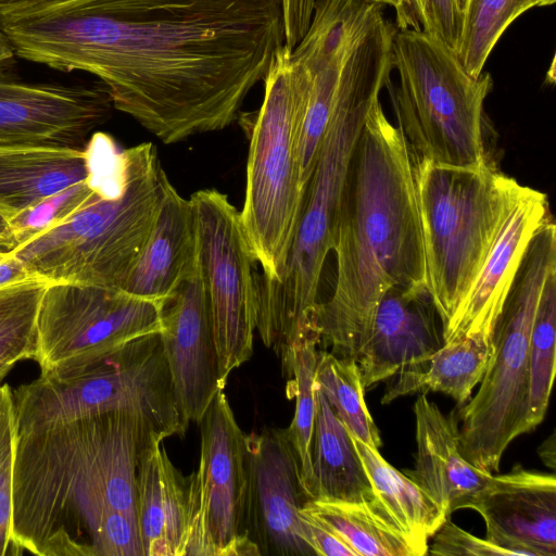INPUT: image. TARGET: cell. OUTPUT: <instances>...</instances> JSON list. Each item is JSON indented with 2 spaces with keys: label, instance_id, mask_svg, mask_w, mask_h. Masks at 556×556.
I'll return each mask as SVG.
<instances>
[{
  "label": "cell",
  "instance_id": "obj_1",
  "mask_svg": "<svg viewBox=\"0 0 556 556\" xmlns=\"http://www.w3.org/2000/svg\"><path fill=\"white\" fill-rule=\"evenodd\" d=\"M0 25L16 56L96 76L166 144L239 119L285 45L281 0H34Z\"/></svg>",
  "mask_w": 556,
  "mask_h": 556
},
{
  "label": "cell",
  "instance_id": "obj_2",
  "mask_svg": "<svg viewBox=\"0 0 556 556\" xmlns=\"http://www.w3.org/2000/svg\"><path fill=\"white\" fill-rule=\"evenodd\" d=\"M153 435L141 418L121 412L17 430L16 546L38 556H143L137 481Z\"/></svg>",
  "mask_w": 556,
  "mask_h": 556
},
{
  "label": "cell",
  "instance_id": "obj_3",
  "mask_svg": "<svg viewBox=\"0 0 556 556\" xmlns=\"http://www.w3.org/2000/svg\"><path fill=\"white\" fill-rule=\"evenodd\" d=\"M332 251L336 283L318 304L315 327L332 354L356 359L387 290L427 289L414 157L380 101L350 162Z\"/></svg>",
  "mask_w": 556,
  "mask_h": 556
},
{
  "label": "cell",
  "instance_id": "obj_4",
  "mask_svg": "<svg viewBox=\"0 0 556 556\" xmlns=\"http://www.w3.org/2000/svg\"><path fill=\"white\" fill-rule=\"evenodd\" d=\"M393 36L390 24L377 22L345 54L286 264L275 280L255 278L256 325L269 337L291 339L313 324L321 273L334 245L350 162L367 116L380 101V91L393 70Z\"/></svg>",
  "mask_w": 556,
  "mask_h": 556
},
{
  "label": "cell",
  "instance_id": "obj_5",
  "mask_svg": "<svg viewBox=\"0 0 556 556\" xmlns=\"http://www.w3.org/2000/svg\"><path fill=\"white\" fill-rule=\"evenodd\" d=\"M124 154L126 181L118 194L97 191L11 251L29 275L49 282L122 288L172 185L151 142Z\"/></svg>",
  "mask_w": 556,
  "mask_h": 556
},
{
  "label": "cell",
  "instance_id": "obj_6",
  "mask_svg": "<svg viewBox=\"0 0 556 556\" xmlns=\"http://www.w3.org/2000/svg\"><path fill=\"white\" fill-rule=\"evenodd\" d=\"M264 81L260 109L239 115L249 134L241 224L262 273L278 278L288 258L303 205L300 146L311 78L283 45Z\"/></svg>",
  "mask_w": 556,
  "mask_h": 556
},
{
  "label": "cell",
  "instance_id": "obj_7",
  "mask_svg": "<svg viewBox=\"0 0 556 556\" xmlns=\"http://www.w3.org/2000/svg\"><path fill=\"white\" fill-rule=\"evenodd\" d=\"M414 173L427 289L444 330L465 303L510 212L530 187L492 164L463 168L414 157Z\"/></svg>",
  "mask_w": 556,
  "mask_h": 556
},
{
  "label": "cell",
  "instance_id": "obj_8",
  "mask_svg": "<svg viewBox=\"0 0 556 556\" xmlns=\"http://www.w3.org/2000/svg\"><path fill=\"white\" fill-rule=\"evenodd\" d=\"M392 65L400 81L386 84L414 157L439 165L478 168L488 161L484 102L491 74L470 75L456 52L421 28H396Z\"/></svg>",
  "mask_w": 556,
  "mask_h": 556
},
{
  "label": "cell",
  "instance_id": "obj_9",
  "mask_svg": "<svg viewBox=\"0 0 556 556\" xmlns=\"http://www.w3.org/2000/svg\"><path fill=\"white\" fill-rule=\"evenodd\" d=\"M556 267L551 215L532 237L492 333V354L477 394L459 410L462 455L491 473L517 437L528 433L530 337L545 279Z\"/></svg>",
  "mask_w": 556,
  "mask_h": 556
},
{
  "label": "cell",
  "instance_id": "obj_10",
  "mask_svg": "<svg viewBox=\"0 0 556 556\" xmlns=\"http://www.w3.org/2000/svg\"><path fill=\"white\" fill-rule=\"evenodd\" d=\"M18 431L121 412L164 439L184 435L160 332L137 338L65 377H39L13 391Z\"/></svg>",
  "mask_w": 556,
  "mask_h": 556
},
{
  "label": "cell",
  "instance_id": "obj_11",
  "mask_svg": "<svg viewBox=\"0 0 556 556\" xmlns=\"http://www.w3.org/2000/svg\"><path fill=\"white\" fill-rule=\"evenodd\" d=\"M161 328L155 302L118 288L49 282L38 313L34 361L40 375L65 377Z\"/></svg>",
  "mask_w": 556,
  "mask_h": 556
},
{
  "label": "cell",
  "instance_id": "obj_12",
  "mask_svg": "<svg viewBox=\"0 0 556 556\" xmlns=\"http://www.w3.org/2000/svg\"><path fill=\"white\" fill-rule=\"evenodd\" d=\"M199 425V464L186 478L181 556H258L244 533L247 434L224 390L216 394Z\"/></svg>",
  "mask_w": 556,
  "mask_h": 556
},
{
  "label": "cell",
  "instance_id": "obj_13",
  "mask_svg": "<svg viewBox=\"0 0 556 556\" xmlns=\"http://www.w3.org/2000/svg\"><path fill=\"white\" fill-rule=\"evenodd\" d=\"M199 262L210 306L223 381L250 359L255 332V264L239 211L225 193L199 190L190 197Z\"/></svg>",
  "mask_w": 556,
  "mask_h": 556
},
{
  "label": "cell",
  "instance_id": "obj_14",
  "mask_svg": "<svg viewBox=\"0 0 556 556\" xmlns=\"http://www.w3.org/2000/svg\"><path fill=\"white\" fill-rule=\"evenodd\" d=\"M244 533L258 556H316L302 536L300 510L309 501L288 428L245 435Z\"/></svg>",
  "mask_w": 556,
  "mask_h": 556
},
{
  "label": "cell",
  "instance_id": "obj_15",
  "mask_svg": "<svg viewBox=\"0 0 556 556\" xmlns=\"http://www.w3.org/2000/svg\"><path fill=\"white\" fill-rule=\"evenodd\" d=\"M112 108L101 83L33 84L0 72V147L84 149Z\"/></svg>",
  "mask_w": 556,
  "mask_h": 556
},
{
  "label": "cell",
  "instance_id": "obj_16",
  "mask_svg": "<svg viewBox=\"0 0 556 556\" xmlns=\"http://www.w3.org/2000/svg\"><path fill=\"white\" fill-rule=\"evenodd\" d=\"M443 328L426 288L392 287L382 295L356 363L365 389L392 378L382 404L407 395L443 345Z\"/></svg>",
  "mask_w": 556,
  "mask_h": 556
},
{
  "label": "cell",
  "instance_id": "obj_17",
  "mask_svg": "<svg viewBox=\"0 0 556 556\" xmlns=\"http://www.w3.org/2000/svg\"><path fill=\"white\" fill-rule=\"evenodd\" d=\"M161 324V340L180 415L187 425L199 422L226 386L200 262L162 302Z\"/></svg>",
  "mask_w": 556,
  "mask_h": 556
},
{
  "label": "cell",
  "instance_id": "obj_18",
  "mask_svg": "<svg viewBox=\"0 0 556 556\" xmlns=\"http://www.w3.org/2000/svg\"><path fill=\"white\" fill-rule=\"evenodd\" d=\"M471 509L485 523V539L513 556H556V477L516 466L492 475Z\"/></svg>",
  "mask_w": 556,
  "mask_h": 556
},
{
  "label": "cell",
  "instance_id": "obj_19",
  "mask_svg": "<svg viewBox=\"0 0 556 556\" xmlns=\"http://www.w3.org/2000/svg\"><path fill=\"white\" fill-rule=\"evenodd\" d=\"M548 216L546 194L529 188L503 225L465 303L443 330L444 342L464 334L492 338L528 245Z\"/></svg>",
  "mask_w": 556,
  "mask_h": 556
},
{
  "label": "cell",
  "instance_id": "obj_20",
  "mask_svg": "<svg viewBox=\"0 0 556 556\" xmlns=\"http://www.w3.org/2000/svg\"><path fill=\"white\" fill-rule=\"evenodd\" d=\"M417 453L415 467L403 472L426 491L450 518L471 508L492 473L469 463L460 453L458 427L426 393L414 404Z\"/></svg>",
  "mask_w": 556,
  "mask_h": 556
},
{
  "label": "cell",
  "instance_id": "obj_21",
  "mask_svg": "<svg viewBox=\"0 0 556 556\" xmlns=\"http://www.w3.org/2000/svg\"><path fill=\"white\" fill-rule=\"evenodd\" d=\"M199 265V241L192 202L170 185L150 236L122 290L162 304Z\"/></svg>",
  "mask_w": 556,
  "mask_h": 556
},
{
  "label": "cell",
  "instance_id": "obj_22",
  "mask_svg": "<svg viewBox=\"0 0 556 556\" xmlns=\"http://www.w3.org/2000/svg\"><path fill=\"white\" fill-rule=\"evenodd\" d=\"M153 435L139 464L137 508L143 556H181L187 521L186 478Z\"/></svg>",
  "mask_w": 556,
  "mask_h": 556
},
{
  "label": "cell",
  "instance_id": "obj_23",
  "mask_svg": "<svg viewBox=\"0 0 556 556\" xmlns=\"http://www.w3.org/2000/svg\"><path fill=\"white\" fill-rule=\"evenodd\" d=\"M89 174L85 148L0 147V213L13 220Z\"/></svg>",
  "mask_w": 556,
  "mask_h": 556
},
{
  "label": "cell",
  "instance_id": "obj_24",
  "mask_svg": "<svg viewBox=\"0 0 556 556\" xmlns=\"http://www.w3.org/2000/svg\"><path fill=\"white\" fill-rule=\"evenodd\" d=\"M315 396L311 445L313 500L374 502L377 495L354 446L352 434L317 387Z\"/></svg>",
  "mask_w": 556,
  "mask_h": 556
},
{
  "label": "cell",
  "instance_id": "obj_25",
  "mask_svg": "<svg viewBox=\"0 0 556 556\" xmlns=\"http://www.w3.org/2000/svg\"><path fill=\"white\" fill-rule=\"evenodd\" d=\"M338 535L357 556H424L429 545L410 538L377 497L354 503L309 500L302 507Z\"/></svg>",
  "mask_w": 556,
  "mask_h": 556
},
{
  "label": "cell",
  "instance_id": "obj_26",
  "mask_svg": "<svg viewBox=\"0 0 556 556\" xmlns=\"http://www.w3.org/2000/svg\"><path fill=\"white\" fill-rule=\"evenodd\" d=\"M354 446L377 497L396 523L414 540H428L448 519L440 505L378 452L352 435Z\"/></svg>",
  "mask_w": 556,
  "mask_h": 556
},
{
  "label": "cell",
  "instance_id": "obj_27",
  "mask_svg": "<svg viewBox=\"0 0 556 556\" xmlns=\"http://www.w3.org/2000/svg\"><path fill=\"white\" fill-rule=\"evenodd\" d=\"M491 354L490 337L464 334L444 342L412 382L407 394L441 392L463 406L481 381Z\"/></svg>",
  "mask_w": 556,
  "mask_h": 556
},
{
  "label": "cell",
  "instance_id": "obj_28",
  "mask_svg": "<svg viewBox=\"0 0 556 556\" xmlns=\"http://www.w3.org/2000/svg\"><path fill=\"white\" fill-rule=\"evenodd\" d=\"M319 342L317 332H308L295 340L281 358L283 374L288 376V396L295 399V412L288 431L299 458L302 484L311 500H313L311 445L316 410L315 370Z\"/></svg>",
  "mask_w": 556,
  "mask_h": 556
},
{
  "label": "cell",
  "instance_id": "obj_29",
  "mask_svg": "<svg viewBox=\"0 0 556 556\" xmlns=\"http://www.w3.org/2000/svg\"><path fill=\"white\" fill-rule=\"evenodd\" d=\"M315 384L354 438L375 448L381 446L379 430L367 408L356 359L318 351Z\"/></svg>",
  "mask_w": 556,
  "mask_h": 556
},
{
  "label": "cell",
  "instance_id": "obj_30",
  "mask_svg": "<svg viewBox=\"0 0 556 556\" xmlns=\"http://www.w3.org/2000/svg\"><path fill=\"white\" fill-rule=\"evenodd\" d=\"M555 0H464L462 27L456 54L472 76L483 72L485 62L508 26L535 7Z\"/></svg>",
  "mask_w": 556,
  "mask_h": 556
},
{
  "label": "cell",
  "instance_id": "obj_31",
  "mask_svg": "<svg viewBox=\"0 0 556 556\" xmlns=\"http://www.w3.org/2000/svg\"><path fill=\"white\" fill-rule=\"evenodd\" d=\"M556 267L542 288L530 337L528 427L531 432L545 417L555 377Z\"/></svg>",
  "mask_w": 556,
  "mask_h": 556
},
{
  "label": "cell",
  "instance_id": "obj_32",
  "mask_svg": "<svg viewBox=\"0 0 556 556\" xmlns=\"http://www.w3.org/2000/svg\"><path fill=\"white\" fill-rule=\"evenodd\" d=\"M49 281L37 276L0 287V361L35 359L37 320Z\"/></svg>",
  "mask_w": 556,
  "mask_h": 556
},
{
  "label": "cell",
  "instance_id": "obj_33",
  "mask_svg": "<svg viewBox=\"0 0 556 556\" xmlns=\"http://www.w3.org/2000/svg\"><path fill=\"white\" fill-rule=\"evenodd\" d=\"M17 421L14 395L9 384L0 386V556L24 554L12 536V482Z\"/></svg>",
  "mask_w": 556,
  "mask_h": 556
},
{
  "label": "cell",
  "instance_id": "obj_34",
  "mask_svg": "<svg viewBox=\"0 0 556 556\" xmlns=\"http://www.w3.org/2000/svg\"><path fill=\"white\" fill-rule=\"evenodd\" d=\"M463 0H410L408 14L412 26L421 28L447 47L457 50Z\"/></svg>",
  "mask_w": 556,
  "mask_h": 556
},
{
  "label": "cell",
  "instance_id": "obj_35",
  "mask_svg": "<svg viewBox=\"0 0 556 556\" xmlns=\"http://www.w3.org/2000/svg\"><path fill=\"white\" fill-rule=\"evenodd\" d=\"M427 554L440 556H513L486 539L478 538L446 519L431 536Z\"/></svg>",
  "mask_w": 556,
  "mask_h": 556
},
{
  "label": "cell",
  "instance_id": "obj_36",
  "mask_svg": "<svg viewBox=\"0 0 556 556\" xmlns=\"http://www.w3.org/2000/svg\"><path fill=\"white\" fill-rule=\"evenodd\" d=\"M302 536L316 556H357L350 545L327 525L301 508Z\"/></svg>",
  "mask_w": 556,
  "mask_h": 556
},
{
  "label": "cell",
  "instance_id": "obj_37",
  "mask_svg": "<svg viewBox=\"0 0 556 556\" xmlns=\"http://www.w3.org/2000/svg\"><path fill=\"white\" fill-rule=\"evenodd\" d=\"M316 0H281L285 45L293 49L306 34Z\"/></svg>",
  "mask_w": 556,
  "mask_h": 556
},
{
  "label": "cell",
  "instance_id": "obj_38",
  "mask_svg": "<svg viewBox=\"0 0 556 556\" xmlns=\"http://www.w3.org/2000/svg\"><path fill=\"white\" fill-rule=\"evenodd\" d=\"M22 263L11 252H0V287L29 277Z\"/></svg>",
  "mask_w": 556,
  "mask_h": 556
},
{
  "label": "cell",
  "instance_id": "obj_39",
  "mask_svg": "<svg viewBox=\"0 0 556 556\" xmlns=\"http://www.w3.org/2000/svg\"><path fill=\"white\" fill-rule=\"evenodd\" d=\"M17 244L16 231L11 220L0 213V252H11Z\"/></svg>",
  "mask_w": 556,
  "mask_h": 556
},
{
  "label": "cell",
  "instance_id": "obj_40",
  "mask_svg": "<svg viewBox=\"0 0 556 556\" xmlns=\"http://www.w3.org/2000/svg\"><path fill=\"white\" fill-rule=\"evenodd\" d=\"M382 5H390L396 12V21L399 28L412 27V22L408 14V7L410 0H374Z\"/></svg>",
  "mask_w": 556,
  "mask_h": 556
},
{
  "label": "cell",
  "instance_id": "obj_41",
  "mask_svg": "<svg viewBox=\"0 0 556 556\" xmlns=\"http://www.w3.org/2000/svg\"><path fill=\"white\" fill-rule=\"evenodd\" d=\"M14 50L0 25V72L9 71L14 63Z\"/></svg>",
  "mask_w": 556,
  "mask_h": 556
},
{
  "label": "cell",
  "instance_id": "obj_42",
  "mask_svg": "<svg viewBox=\"0 0 556 556\" xmlns=\"http://www.w3.org/2000/svg\"><path fill=\"white\" fill-rule=\"evenodd\" d=\"M555 433L553 432L547 440H545L542 445L539 447L538 453L543 460V463L549 467L551 469H555Z\"/></svg>",
  "mask_w": 556,
  "mask_h": 556
},
{
  "label": "cell",
  "instance_id": "obj_43",
  "mask_svg": "<svg viewBox=\"0 0 556 556\" xmlns=\"http://www.w3.org/2000/svg\"><path fill=\"white\" fill-rule=\"evenodd\" d=\"M33 1L34 0H0V15L22 8Z\"/></svg>",
  "mask_w": 556,
  "mask_h": 556
},
{
  "label": "cell",
  "instance_id": "obj_44",
  "mask_svg": "<svg viewBox=\"0 0 556 556\" xmlns=\"http://www.w3.org/2000/svg\"><path fill=\"white\" fill-rule=\"evenodd\" d=\"M14 367V364L5 363L0 361V381L10 372V370Z\"/></svg>",
  "mask_w": 556,
  "mask_h": 556
}]
</instances>
